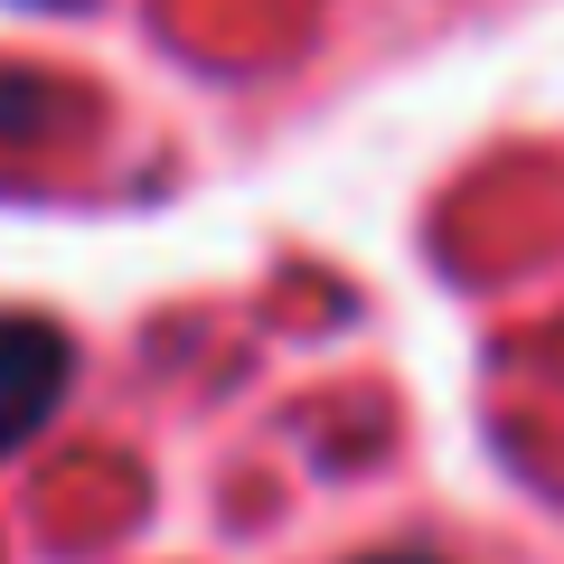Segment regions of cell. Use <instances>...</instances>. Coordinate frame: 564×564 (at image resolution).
I'll return each mask as SVG.
<instances>
[{
    "label": "cell",
    "instance_id": "6da1fadb",
    "mask_svg": "<svg viewBox=\"0 0 564 564\" xmlns=\"http://www.w3.org/2000/svg\"><path fill=\"white\" fill-rule=\"evenodd\" d=\"M66 386H76V348H66V329L0 321V462H10L29 433H47V414L66 404Z\"/></svg>",
    "mask_w": 564,
    "mask_h": 564
},
{
    "label": "cell",
    "instance_id": "7a4b0ae2",
    "mask_svg": "<svg viewBox=\"0 0 564 564\" xmlns=\"http://www.w3.org/2000/svg\"><path fill=\"white\" fill-rule=\"evenodd\" d=\"M377 564H433V555H377Z\"/></svg>",
    "mask_w": 564,
    "mask_h": 564
}]
</instances>
